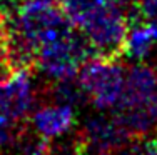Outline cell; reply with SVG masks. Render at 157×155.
Listing matches in <instances>:
<instances>
[{
  "label": "cell",
  "mask_w": 157,
  "mask_h": 155,
  "mask_svg": "<svg viewBox=\"0 0 157 155\" xmlns=\"http://www.w3.org/2000/svg\"><path fill=\"white\" fill-rule=\"evenodd\" d=\"M77 124V113L72 103L54 100L50 103L33 107L30 112V125L37 137L45 140H59L69 135Z\"/></svg>",
  "instance_id": "ba28073f"
},
{
  "label": "cell",
  "mask_w": 157,
  "mask_h": 155,
  "mask_svg": "<svg viewBox=\"0 0 157 155\" xmlns=\"http://www.w3.org/2000/svg\"><path fill=\"white\" fill-rule=\"evenodd\" d=\"M110 2L119 3V5H124V3H134V2H137V0H110Z\"/></svg>",
  "instance_id": "4fadbf2b"
},
{
  "label": "cell",
  "mask_w": 157,
  "mask_h": 155,
  "mask_svg": "<svg viewBox=\"0 0 157 155\" xmlns=\"http://www.w3.org/2000/svg\"><path fill=\"white\" fill-rule=\"evenodd\" d=\"M140 155H157V137H151L144 142Z\"/></svg>",
  "instance_id": "8fae6325"
},
{
  "label": "cell",
  "mask_w": 157,
  "mask_h": 155,
  "mask_svg": "<svg viewBox=\"0 0 157 155\" xmlns=\"http://www.w3.org/2000/svg\"><path fill=\"white\" fill-rule=\"evenodd\" d=\"M52 147L50 142L42 137H35L22 147V155H50Z\"/></svg>",
  "instance_id": "30bf717a"
},
{
  "label": "cell",
  "mask_w": 157,
  "mask_h": 155,
  "mask_svg": "<svg viewBox=\"0 0 157 155\" xmlns=\"http://www.w3.org/2000/svg\"><path fill=\"white\" fill-rule=\"evenodd\" d=\"M7 18L9 50L18 64L30 62L42 45L74 28L54 0H22Z\"/></svg>",
  "instance_id": "6da1fadb"
},
{
  "label": "cell",
  "mask_w": 157,
  "mask_h": 155,
  "mask_svg": "<svg viewBox=\"0 0 157 155\" xmlns=\"http://www.w3.org/2000/svg\"><path fill=\"white\" fill-rule=\"evenodd\" d=\"M90 47L78 32L70 28L50 40L33 54L32 60L40 75L54 83L72 82L80 67L87 62Z\"/></svg>",
  "instance_id": "5b68a950"
},
{
  "label": "cell",
  "mask_w": 157,
  "mask_h": 155,
  "mask_svg": "<svg viewBox=\"0 0 157 155\" xmlns=\"http://www.w3.org/2000/svg\"><path fill=\"white\" fill-rule=\"evenodd\" d=\"M50 155H78V150L72 145H63L57 150H52Z\"/></svg>",
  "instance_id": "7c38bea8"
},
{
  "label": "cell",
  "mask_w": 157,
  "mask_h": 155,
  "mask_svg": "<svg viewBox=\"0 0 157 155\" xmlns=\"http://www.w3.org/2000/svg\"><path fill=\"white\" fill-rule=\"evenodd\" d=\"M62 9L90 50L107 57L121 52L129 20L119 3L110 0H63Z\"/></svg>",
  "instance_id": "7a4b0ae2"
},
{
  "label": "cell",
  "mask_w": 157,
  "mask_h": 155,
  "mask_svg": "<svg viewBox=\"0 0 157 155\" xmlns=\"http://www.w3.org/2000/svg\"><path fill=\"white\" fill-rule=\"evenodd\" d=\"M130 135H147L157 127V70L145 62L125 68L121 102L114 110Z\"/></svg>",
  "instance_id": "3957f363"
},
{
  "label": "cell",
  "mask_w": 157,
  "mask_h": 155,
  "mask_svg": "<svg viewBox=\"0 0 157 155\" xmlns=\"http://www.w3.org/2000/svg\"><path fill=\"white\" fill-rule=\"evenodd\" d=\"M17 122L0 115V150L7 149L15 138Z\"/></svg>",
  "instance_id": "9c48e42d"
},
{
  "label": "cell",
  "mask_w": 157,
  "mask_h": 155,
  "mask_svg": "<svg viewBox=\"0 0 157 155\" xmlns=\"http://www.w3.org/2000/svg\"><path fill=\"white\" fill-rule=\"evenodd\" d=\"M82 95L100 112L112 113L121 102L125 82V67L112 57L87 58L77 73Z\"/></svg>",
  "instance_id": "277c9868"
},
{
  "label": "cell",
  "mask_w": 157,
  "mask_h": 155,
  "mask_svg": "<svg viewBox=\"0 0 157 155\" xmlns=\"http://www.w3.org/2000/svg\"><path fill=\"white\" fill-rule=\"evenodd\" d=\"M121 155H136V153H129V152H127V153H121Z\"/></svg>",
  "instance_id": "5bb4252c"
},
{
  "label": "cell",
  "mask_w": 157,
  "mask_h": 155,
  "mask_svg": "<svg viewBox=\"0 0 157 155\" xmlns=\"http://www.w3.org/2000/svg\"><path fill=\"white\" fill-rule=\"evenodd\" d=\"M37 85L25 67H18L0 77V115L20 122L35 107Z\"/></svg>",
  "instance_id": "8992f818"
},
{
  "label": "cell",
  "mask_w": 157,
  "mask_h": 155,
  "mask_svg": "<svg viewBox=\"0 0 157 155\" xmlns=\"http://www.w3.org/2000/svg\"><path fill=\"white\" fill-rule=\"evenodd\" d=\"M82 138L95 155H110L122 150L129 143L130 132L115 115L102 112L85 120Z\"/></svg>",
  "instance_id": "52a82bcc"
},
{
  "label": "cell",
  "mask_w": 157,
  "mask_h": 155,
  "mask_svg": "<svg viewBox=\"0 0 157 155\" xmlns=\"http://www.w3.org/2000/svg\"><path fill=\"white\" fill-rule=\"evenodd\" d=\"M0 60H2V49H0Z\"/></svg>",
  "instance_id": "9a60e30c"
}]
</instances>
